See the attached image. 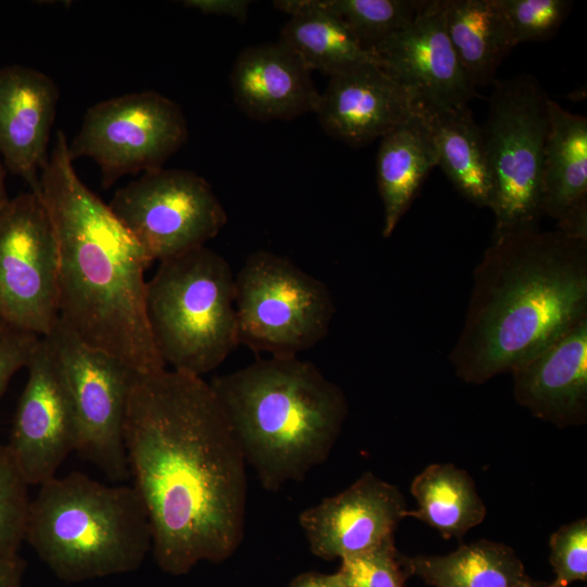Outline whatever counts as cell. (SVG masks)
I'll list each match as a JSON object with an SVG mask.
<instances>
[{"label": "cell", "instance_id": "e0dca14e", "mask_svg": "<svg viewBox=\"0 0 587 587\" xmlns=\"http://www.w3.org/2000/svg\"><path fill=\"white\" fill-rule=\"evenodd\" d=\"M413 111L411 95L370 63L330 76L314 113L329 136L363 147L384 137Z\"/></svg>", "mask_w": 587, "mask_h": 587}, {"label": "cell", "instance_id": "2e32d148", "mask_svg": "<svg viewBox=\"0 0 587 587\" xmlns=\"http://www.w3.org/2000/svg\"><path fill=\"white\" fill-rule=\"evenodd\" d=\"M516 402L558 427L587 419V317L578 321L510 372Z\"/></svg>", "mask_w": 587, "mask_h": 587}, {"label": "cell", "instance_id": "9a60e30c", "mask_svg": "<svg viewBox=\"0 0 587 587\" xmlns=\"http://www.w3.org/2000/svg\"><path fill=\"white\" fill-rule=\"evenodd\" d=\"M407 511L397 486L365 472L341 492L303 510L299 523L314 555L342 560L392 538Z\"/></svg>", "mask_w": 587, "mask_h": 587}, {"label": "cell", "instance_id": "83f0119b", "mask_svg": "<svg viewBox=\"0 0 587 587\" xmlns=\"http://www.w3.org/2000/svg\"><path fill=\"white\" fill-rule=\"evenodd\" d=\"M405 559L392 537L370 551L342 559L338 573L347 587H404L411 576Z\"/></svg>", "mask_w": 587, "mask_h": 587}, {"label": "cell", "instance_id": "ffe728a7", "mask_svg": "<svg viewBox=\"0 0 587 587\" xmlns=\"http://www.w3.org/2000/svg\"><path fill=\"white\" fill-rule=\"evenodd\" d=\"M542 211L557 229L587 239V118L548 101Z\"/></svg>", "mask_w": 587, "mask_h": 587}, {"label": "cell", "instance_id": "ba28073f", "mask_svg": "<svg viewBox=\"0 0 587 587\" xmlns=\"http://www.w3.org/2000/svg\"><path fill=\"white\" fill-rule=\"evenodd\" d=\"M239 345L268 355H298L328 333V287L271 251L251 253L235 276Z\"/></svg>", "mask_w": 587, "mask_h": 587}, {"label": "cell", "instance_id": "4fadbf2b", "mask_svg": "<svg viewBox=\"0 0 587 587\" xmlns=\"http://www.w3.org/2000/svg\"><path fill=\"white\" fill-rule=\"evenodd\" d=\"M7 448L29 486H39L76 448V422L67 384L54 349L40 337L26 365Z\"/></svg>", "mask_w": 587, "mask_h": 587}, {"label": "cell", "instance_id": "30bf717a", "mask_svg": "<svg viewBox=\"0 0 587 587\" xmlns=\"http://www.w3.org/2000/svg\"><path fill=\"white\" fill-rule=\"evenodd\" d=\"M188 138L177 103L151 91L130 92L90 107L68 152L74 161L90 158L104 188L124 175L161 168Z\"/></svg>", "mask_w": 587, "mask_h": 587}, {"label": "cell", "instance_id": "f546056e", "mask_svg": "<svg viewBox=\"0 0 587 587\" xmlns=\"http://www.w3.org/2000/svg\"><path fill=\"white\" fill-rule=\"evenodd\" d=\"M513 42L545 41L553 37L571 12L569 0H498Z\"/></svg>", "mask_w": 587, "mask_h": 587}, {"label": "cell", "instance_id": "e575fe53", "mask_svg": "<svg viewBox=\"0 0 587 587\" xmlns=\"http://www.w3.org/2000/svg\"><path fill=\"white\" fill-rule=\"evenodd\" d=\"M288 587H347L338 572L323 574L307 572L295 577Z\"/></svg>", "mask_w": 587, "mask_h": 587}, {"label": "cell", "instance_id": "8d00e7d4", "mask_svg": "<svg viewBox=\"0 0 587 587\" xmlns=\"http://www.w3.org/2000/svg\"><path fill=\"white\" fill-rule=\"evenodd\" d=\"M515 587H565V586L557 583L555 580L551 583H539V582L532 580L529 577H527L526 579L517 584Z\"/></svg>", "mask_w": 587, "mask_h": 587}, {"label": "cell", "instance_id": "1f68e13d", "mask_svg": "<svg viewBox=\"0 0 587 587\" xmlns=\"http://www.w3.org/2000/svg\"><path fill=\"white\" fill-rule=\"evenodd\" d=\"M39 338L14 328L0 334V398L13 375L26 367Z\"/></svg>", "mask_w": 587, "mask_h": 587}, {"label": "cell", "instance_id": "4316f807", "mask_svg": "<svg viewBox=\"0 0 587 587\" xmlns=\"http://www.w3.org/2000/svg\"><path fill=\"white\" fill-rule=\"evenodd\" d=\"M339 17L361 45L370 49L408 26L426 0H314Z\"/></svg>", "mask_w": 587, "mask_h": 587}, {"label": "cell", "instance_id": "74e56055", "mask_svg": "<svg viewBox=\"0 0 587 587\" xmlns=\"http://www.w3.org/2000/svg\"><path fill=\"white\" fill-rule=\"evenodd\" d=\"M10 328L7 326L1 320H0V334L3 333L5 329Z\"/></svg>", "mask_w": 587, "mask_h": 587}, {"label": "cell", "instance_id": "9c48e42d", "mask_svg": "<svg viewBox=\"0 0 587 587\" xmlns=\"http://www.w3.org/2000/svg\"><path fill=\"white\" fill-rule=\"evenodd\" d=\"M109 207L151 262L205 246L227 223L209 182L179 168L142 173L116 190Z\"/></svg>", "mask_w": 587, "mask_h": 587}, {"label": "cell", "instance_id": "d6a6232c", "mask_svg": "<svg viewBox=\"0 0 587 587\" xmlns=\"http://www.w3.org/2000/svg\"><path fill=\"white\" fill-rule=\"evenodd\" d=\"M249 0H185L183 5L208 15H220L243 22L250 7Z\"/></svg>", "mask_w": 587, "mask_h": 587}, {"label": "cell", "instance_id": "277c9868", "mask_svg": "<svg viewBox=\"0 0 587 587\" xmlns=\"http://www.w3.org/2000/svg\"><path fill=\"white\" fill-rule=\"evenodd\" d=\"M209 384L268 491L326 461L348 414L341 388L298 355L261 358Z\"/></svg>", "mask_w": 587, "mask_h": 587}, {"label": "cell", "instance_id": "d4e9b609", "mask_svg": "<svg viewBox=\"0 0 587 587\" xmlns=\"http://www.w3.org/2000/svg\"><path fill=\"white\" fill-rule=\"evenodd\" d=\"M405 561L410 575L432 587H515L528 577L510 546L487 539L447 554L407 555Z\"/></svg>", "mask_w": 587, "mask_h": 587}, {"label": "cell", "instance_id": "d6986e66", "mask_svg": "<svg viewBox=\"0 0 587 587\" xmlns=\"http://www.w3.org/2000/svg\"><path fill=\"white\" fill-rule=\"evenodd\" d=\"M230 87L238 108L257 121L292 120L315 112L320 100L311 71L279 41L243 49Z\"/></svg>", "mask_w": 587, "mask_h": 587}, {"label": "cell", "instance_id": "5bb4252c", "mask_svg": "<svg viewBox=\"0 0 587 587\" xmlns=\"http://www.w3.org/2000/svg\"><path fill=\"white\" fill-rule=\"evenodd\" d=\"M414 102L467 104L477 97L448 37L444 0H426L413 21L370 49Z\"/></svg>", "mask_w": 587, "mask_h": 587}, {"label": "cell", "instance_id": "836d02e7", "mask_svg": "<svg viewBox=\"0 0 587 587\" xmlns=\"http://www.w3.org/2000/svg\"><path fill=\"white\" fill-rule=\"evenodd\" d=\"M24 569L18 552L0 551V587H23Z\"/></svg>", "mask_w": 587, "mask_h": 587}, {"label": "cell", "instance_id": "d590c367", "mask_svg": "<svg viewBox=\"0 0 587 587\" xmlns=\"http://www.w3.org/2000/svg\"><path fill=\"white\" fill-rule=\"evenodd\" d=\"M4 176H5V173L0 162V211L7 205V203L10 200L7 193V189H5Z\"/></svg>", "mask_w": 587, "mask_h": 587}, {"label": "cell", "instance_id": "4dcf8cb0", "mask_svg": "<svg viewBox=\"0 0 587 587\" xmlns=\"http://www.w3.org/2000/svg\"><path fill=\"white\" fill-rule=\"evenodd\" d=\"M549 562L554 580L565 587L587 582V520L578 519L559 527L549 539Z\"/></svg>", "mask_w": 587, "mask_h": 587}, {"label": "cell", "instance_id": "7a4b0ae2", "mask_svg": "<svg viewBox=\"0 0 587 587\" xmlns=\"http://www.w3.org/2000/svg\"><path fill=\"white\" fill-rule=\"evenodd\" d=\"M39 183L58 245L60 322L138 374L166 369L146 315L151 261L109 204L80 180L62 130Z\"/></svg>", "mask_w": 587, "mask_h": 587}, {"label": "cell", "instance_id": "5b68a950", "mask_svg": "<svg viewBox=\"0 0 587 587\" xmlns=\"http://www.w3.org/2000/svg\"><path fill=\"white\" fill-rule=\"evenodd\" d=\"M24 540L67 583L134 572L152 548L148 512L137 489L79 472L39 485L29 502Z\"/></svg>", "mask_w": 587, "mask_h": 587}, {"label": "cell", "instance_id": "7c38bea8", "mask_svg": "<svg viewBox=\"0 0 587 587\" xmlns=\"http://www.w3.org/2000/svg\"><path fill=\"white\" fill-rule=\"evenodd\" d=\"M47 338L58 357L74 409L75 452L113 482L128 478L124 426L136 372L80 340L60 320Z\"/></svg>", "mask_w": 587, "mask_h": 587}, {"label": "cell", "instance_id": "52a82bcc", "mask_svg": "<svg viewBox=\"0 0 587 587\" xmlns=\"http://www.w3.org/2000/svg\"><path fill=\"white\" fill-rule=\"evenodd\" d=\"M548 101L530 75L496 80L480 126L495 217L492 240L539 227Z\"/></svg>", "mask_w": 587, "mask_h": 587}, {"label": "cell", "instance_id": "3957f363", "mask_svg": "<svg viewBox=\"0 0 587 587\" xmlns=\"http://www.w3.org/2000/svg\"><path fill=\"white\" fill-rule=\"evenodd\" d=\"M585 317L587 239L539 227L519 232L492 240L475 267L449 360L462 380L483 384Z\"/></svg>", "mask_w": 587, "mask_h": 587}, {"label": "cell", "instance_id": "44dd1931", "mask_svg": "<svg viewBox=\"0 0 587 587\" xmlns=\"http://www.w3.org/2000/svg\"><path fill=\"white\" fill-rule=\"evenodd\" d=\"M434 166L437 153L430 130L415 110L380 138L376 175L384 207L382 235L388 238L410 208Z\"/></svg>", "mask_w": 587, "mask_h": 587}, {"label": "cell", "instance_id": "ac0fdd59", "mask_svg": "<svg viewBox=\"0 0 587 587\" xmlns=\"http://www.w3.org/2000/svg\"><path fill=\"white\" fill-rule=\"evenodd\" d=\"M59 91L45 73L22 65L0 66V154L5 166L40 192V172Z\"/></svg>", "mask_w": 587, "mask_h": 587}, {"label": "cell", "instance_id": "8fae6325", "mask_svg": "<svg viewBox=\"0 0 587 587\" xmlns=\"http://www.w3.org/2000/svg\"><path fill=\"white\" fill-rule=\"evenodd\" d=\"M0 320L49 336L60 320L59 252L40 192H23L0 211Z\"/></svg>", "mask_w": 587, "mask_h": 587}, {"label": "cell", "instance_id": "484cf974", "mask_svg": "<svg viewBox=\"0 0 587 587\" xmlns=\"http://www.w3.org/2000/svg\"><path fill=\"white\" fill-rule=\"evenodd\" d=\"M410 491L416 509L408 510L405 517L417 519L445 539L462 538L487 514L472 476L452 463L427 465L413 478Z\"/></svg>", "mask_w": 587, "mask_h": 587}, {"label": "cell", "instance_id": "6da1fadb", "mask_svg": "<svg viewBox=\"0 0 587 587\" xmlns=\"http://www.w3.org/2000/svg\"><path fill=\"white\" fill-rule=\"evenodd\" d=\"M124 440L158 566L179 576L232 557L245 533L247 463L210 384L174 370L136 373Z\"/></svg>", "mask_w": 587, "mask_h": 587}, {"label": "cell", "instance_id": "603a6c76", "mask_svg": "<svg viewBox=\"0 0 587 587\" xmlns=\"http://www.w3.org/2000/svg\"><path fill=\"white\" fill-rule=\"evenodd\" d=\"M274 7L290 15L280 30L279 42L309 71L326 75L376 63L349 27L314 0H278Z\"/></svg>", "mask_w": 587, "mask_h": 587}, {"label": "cell", "instance_id": "7402d4cb", "mask_svg": "<svg viewBox=\"0 0 587 587\" xmlns=\"http://www.w3.org/2000/svg\"><path fill=\"white\" fill-rule=\"evenodd\" d=\"M414 107L430 130L437 166L464 198L490 208L492 185L482 129L467 104L414 102Z\"/></svg>", "mask_w": 587, "mask_h": 587}, {"label": "cell", "instance_id": "8992f818", "mask_svg": "<svg viewBox=\"0 0 587 587\" xmlns=\"http://www.w3.org/2000/svg\"><path fill=\"white\" fill-rule=\"evenodd\" d=\"M146 315L165 366L200 377L215 370L239 345L228 262L205 246L160 262L147 282Z\"/></svg>", "mask_w": 587, "mask_h": 587}, {"label": "cell", "instance_id": "f1b7e54d", "mask_svg": "<svg viewBox=\"0 0 587 587\" xmlns=\"http://www.w3.org/2000/svg\"><path fill=\"white\" fill-rule=\"evenodd\" d=\"M28 486L7 446L0 445V551L18 552L25 538Z\"/></svg>", "mask_w": 587, "mask_h": 587}, {"label": "cell", "instance_id": "cb8c5ba5", "mask_svg": "<svg viewBox=\"0 0 587 587\" xmlns=\"http://www.w3.org/2000/svg\"><path fill=\"white\" fill-rule=\"evenodd\" d=\"M444 17L471 86L494 85L498 67L515 47L498 0H444Z\"/></svg>", "mask_w": 587, "mask_h": 587}]
</instances>
